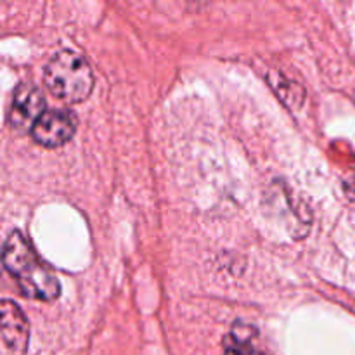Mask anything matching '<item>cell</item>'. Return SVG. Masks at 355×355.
Wrapping results in <instances>:
<instances>
[{"label": "cell", "instance_id": "cell-1", "mask_svg": "<svg viewBox=\"0 0 355 355\" xmlns=\"http://www.w3.org/2000/svg\"><path fill=\"white\" fill-rule=\"evenodd\" d=\"M3 269L16 279L21 293L28 298L52 302L61 295V283L54 270L37 255L23 232L12 231L3 243Z\"/></svg>", "mask_w": 355, "mask_h": 355}, {"label": "cell", "instance_id": "cell-2", "mask_svg": "<svg viewBox=\"0 0 355 355\" xmlns=\"http://www.w3.org/2000/svg\"><path fill=\"white\" fill-rule=\"evenodd\" d=\"M44 82L55 97L66 103H82L94 89V75L89 62L68 49L52 55L45 66Z\"/></svg>", "mask_w": 355, "mask_h": 355}, {"label": "cell", "instance_id": "cell-3", "mask_svg": "<svg viewBox=\"0 0 355 355\" xmlns=\"http://www.w3.org/2000/svg\"><path fill=\"white\" fill-rule=\"evenodd\" d=\"M45 99L35 83L23 82L14 89L9 111V123L19 132L33 130L35 123L44 116Z\"/></svg>", "mask_w": 355, "mask_h": 355}, {"label": "cell", "instance_id": "cell-4", "mask_svg": "<svg viewBox=\"0 0 355 355\" xmlns=\"http://www.w3.org/2000/svg\"><path fill=\"white\" fill-rule=\"evenodd\" d=\"M76 132V116L68 110L45 111L35 123L31 135L35 142L45 148H61Z\"/></svg>", "mask_w": 355, "mask_h": 355}, {"label": "cell", "instance_id": "cell-5", "mask_svg": "<svg viewBox=\"0 0 355 355\" xmlns=\"http://www.w3.org/2000/svg\"><path fill=\"white\" fill-rule=\"evenodd\" d=\"M2 340L12 355H23L30 342V324L17 304L2 302Z\"/></svg>", "mask_w": 355, "mask_h": 355}, {"label": "cell", "instance_id": "cell-6", "mask_svg": "<svg viewBox=\"0 0 355 355\" xmlns=\"http://www.w3.org/2000/svg\"><path fill=\"white\" fill-rule=\"evenodd\" d=\"M224 352L225 355H262L253 345L250 336L241 335L236 328L224 338Z\"/></svg>", "mask_w": 355, "mask_h": 355}]
</instances>
